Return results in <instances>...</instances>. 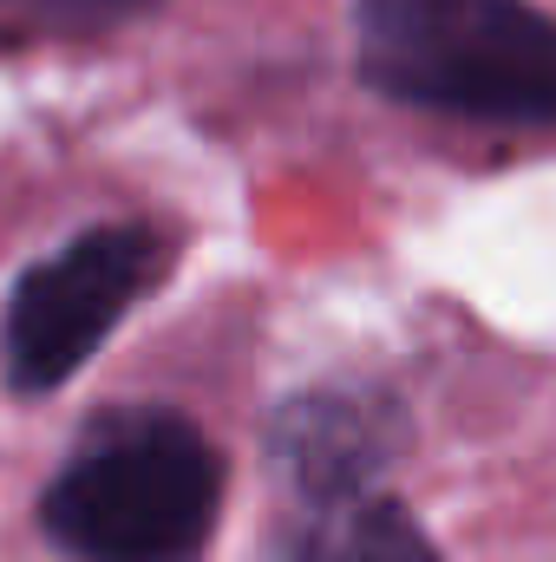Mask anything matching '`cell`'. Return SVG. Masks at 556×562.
<instances>
[{
    "label": "cell",
    "instance_id": "obj_1",
    "mask_svg": "<svg viewBox=\"0 0 556 562\" xmlns=\"http://www.w3.org/2000/svg\"><path fill=\"white\" fill-rule=\"evenodd\" d=\"M223 504L210 438L170 413L105 419L53 477L40 517L73 562H190Z\"/></svg>",
    "mask_w": 556,
    "mask_h": 562
},
{
    "label": "cell",
    "instance_id": "obj_2",
    "mask_svg": "<svg viewBox=\"0 0 556 562\" xmlns=\"http://www.w3.org/2000/svg\"><path fill=\"white\" fill-rule=\"evenodd\" d=\"M360 72L407 105L556 125V20L531 0H360Z\"/></svg>",
    "mask_w": 556,
    "mask_h": 562
},
{
    "label": "cell",
    "instance_id": "obj_3",
    "mask_svg": "<svg viewBox=\"0 0 556 562\" xmlns=\"http://www.w3.org/2000/svg\"><path fill=\"white\" fill-rule=\"evenodd\" d=\"M157 262H164V249L138 223L92 229V236L66 243L59 256H46L13 288V307H7V334H0L7 380L20 393L66 386L92 360V347L119 327V314L144 294Z\"/></svg>",
    "mask_w": 556,
    "mask_h": 562
},
{
    "label": "cell",
    "instance_id": "obj_4",
    "mask_svg": "<svg viewBox=\"0 0 556 562\" xmlns=\"http://www.w3.org/2000/svg\"><path fill=\"white\" fill-rule=\"evenodd\" d=\"M400 419L374 393H301L269 425V464L308 504L354 497L393 458Z\"/></svg>",
    "mask_w": 556,
    "mask_h": 562
},
{
    "label": "cell",
    "instance_id": "obj_5",
    "mask_svg": "<svg viewBox=\"0 0 556 562\" xmlns=\"http://www.w3.org/2000/svg\"><path fill=\"white\" fill-rule=\"evenodd\" d=\"M269 562H438V550L393 497L354 491V497L308 504L276 537Z\"/></svg>",
    "mask_w": 556,
    "mask_h": 562
},
{
    "label": "cell",
    "instance_id": "obj_6",
    "mask_svg": "<svg viewBox=\"0 0 556 562\" xmlns=\"http://www.w3.org/2000/svg\"><path fill=\"white\" fill-rule=\"evenodd\" d=\"M20 7L59 33H99V26H125V20L151 13L157 0H20Z\"/></svg>",
    "mask_w": 556,
    "mask_h": 562
}]
</instances>
